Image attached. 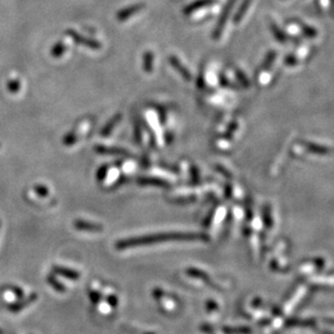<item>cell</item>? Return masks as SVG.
I'll list each match as a JSON object with an SVG mask.
<instances>
[{
    "label": "cell",
    "instance_id": "29",
    "mask_svg": "<svg viewBox=\"0 0 334 334\" xmlns=\"http://www.w3.org/2000/svg\"><path fill=\"white\" fill-rule=\"evenodd\" d=\"M134 132H135V135H136V138H137V140L138 141H140V138H141V133H140V126H138V125H136V127H135V129H134Z\"/></svg>",
    "mask_w": 334,
    "mask_h": 334
},
{
    "label": "cell",
    "instance_id": "7",
    "mask_svg": "<svg viewBox=\"0 0 334 334\" xmlns=\"http://www.w3.org/2000/svg\"><path fill=\"white\" fill-rule=\"evenodd\" d=\"M52 271H53L54 275L62 276V277L67 278V279H70V280H78L80 278V274L78 271L73 270L70 268H65V267H62V266L54 265L52 267Z\"/></svg>",
    "mask_w": 334,
    "mask_h": 334
},
{
    "label": "cell",
    "instance_id": "5",
    "mask_svg": "<svg viewBox=\"0 0 334 334\" xmlns=\"http://www.w3.org/2000/svg\"><path fill=\"white\" fill-rule=\"evenodd\" d=\"M169 63L171 64L172 67L174 68L176 73H179L183 79L186 81H191L192 80V74L191 71L187 69L186 66L183 64L181 61L177 59L175 55H170L169 57Z\"/></svg>",
    "mask_w": 334,
    "mask_h": 334
},
{
    "label": "cell",
    "instance_id": "31",
    "mask_svg": "<svg viewBox=\"0 0 334 334\" xmlns=\"http://www.w3.org/2000/svg\"><path fill=\"white\" fill-rule=\"evenodd\" d=\"M0 227H1V223H0Z\"/></svg>",
    "mask_w": 334,
    "mask_h": 334
},
{
    "label": "cell",
    "instance_id": "2",
    "mask_svg": "<svg viewBox=\"0 0 334 334\" xmlns=\"http://www.w3.org/2000/svg\"><path fill=\"white\" fill-rule=\"evenodd\" d=\"M236 2H237V0H227L226 4L224 5V8H223L221 15L219 16L218 23H216L214 30L212 32V38L215 39V40L223 35V32H224L228 18H230V15L232 13L234 7H235Z\"/></svg>",
    "mask_w": 334,
    "mask_h": 334
},
{
    "label": "cell",
    "instance_id": "25",
    "mask_svg": "<svg viewBox=\"0 0 334 334\" xmlns=\"http://www.w3.org/2000/svg\"><path fill=\"white\" fill-rule=\"evenodd\" d=\"M107 173V166H103L102 168H100V170L98 171V174L97 177L99 181H103L105 179V176H106Z\"/></svg>",
    "mask_w": 334,
    "mask_h": 334
},
{
    "label": "cell",
    "instance_id": "27",
    "mask_svg": "<svg viewBox=\"0 0 334 334\" xmlns=\"http://www.w3.org/2000/svg\"><path fill=\"white\" fill-rule=\"evenodd\" d=\"M11 290L13 291V293L16 296V298L18 299H22L24 297V291L23 290H21L20 288L18 287H13V288H11Z\"/></svg>",
    "mask_w": 334,
    "mask_h": 334
},
{
    "label": "cell",
    "instance_id": "17",
    "mask_svg": "<svg viewBox=\"0 0 334 334\" xmlns=\"http://www.w3.org/2000/svg\"><path fill=\"white\" fill-rule=\"evenodd\" d=\"M276 58H277V52L274 51V50H271V51L267 53L265 59H264V62H263V64H262V69L268 70L271 67V65L274 64V62L276 61Z\"/></svg>",
    "mask_w": 334,
    "mask_h": 334
},
{
    "label": "cell",
    "instance_id": "21",
    "mask_svg": "<svg viewBox=\"0 0 334 334\" xmlns=\"http://www.w3.org/2000/svg\"><path fill=\"white\" fill-rule=\"evenodd\" d=\"M76 142H77V134L74 131L67 133V134H65V136L63 137V144L65 146L74 145Z\"/></svg>",
    "mask_w": 334,
    "mask_h": 334
},
{
    "label": "cell",
    "instance_id": "8",
    "mask_svg": "<svg viewBox=\"0 0 334 334\" xmlns=\"http://www.w3.org/2000/svg\"><path fill=\"white\" fill-rule=\"evenodd\" d=\"M36 300H37V294L33 293L27 299L23 301H19V302L9 305V310L11 311V313H19V311L23 310L25 307H27V306H30L31 304L34 303Z\"/></svg>",
    "mask_w": 334,
    "mask_h": 334
},
{
    "label": "cell",
    "instance_id": "24",
    "mask_svg": "<svg viewBox=\"0 0 334 334\" xmlns=\"http://www.w3.org/2000/svg\"><path fill=\"white\" fill-rule=\"evenodd\" d=\"M34 188H35V192L39 195V196H41V197L48 196L49 189L46 186H43V185H36Z\"/></svg>",
    "mask_w": 334,
    "mask_h": 334
},
{
    "label": "cell",
    "instance_id": "18",
    "mask_svg": "<svg viewBox=\"0 0 334 334\" xmlns=\"http://www.w3.org/2000/svg\"><path fill=\"white\" fill-rule=\"evenodd\" d=\"M66 46L63 41H59L51 49V55L54 58H61L66 52Z\"/></svg>",
    "mask_w": 334,
    "mask_h": 334
},
{
    "label": "cell",
    "instance_id": "15",
    "mask_svg": "<svg viewBox=\"0 0 334 334\" xmlns=\"http://www.w3.org/2000/svg\"><path fill=\"white\" fill-rule=\"evenodd\" d=\"M47 281L50 286H51L55 291H58L60 293H64L65 290H66V288L62 285V283H61L58 279H57V276H55L53 272L52 274H50L48 275L47 277Z\"/></svg>",
    "mask_w": 334,
    "mask_h": 334
},
{
    "label": "cell",
    "instance_id": "28",
    "mask_svg": "<svg viewBox=\"0 0 334 334\" xmlns=\"http://www.w3.org/2000/svg\"><path fill=\"white\" fill-rule=\"evenodd\" d=\"M90 298H91V300H92V302L93 303H98L99 302V301H100V298H101V297H100V294L99 293H97V292H91L90 293Z\"/></svg>",
    "mask_w": 334,
    "mask_h": 334
},
{
    "label": "cell",
    "instance_id": "11",
    "mask_svg": "<svg viewBox=\"0 0 334 334\" xmlns=\"http://www.w3.org/2000/svg\"><path fill=\"white\" fill-rule=\"evenodd\" d=\"M94 150L101 155H116V156H129L127 150L118 147H106L103 145H98L94 147Z\"/></svg>",
    "mask_w": 334,
    "mask_h": 334
},
{
    "label": "cell",
    "instance_id": "1",
    "mask_svg": "<svg viewBox=\"0 0 334 334\" xmlns=\"http://www.w3.org/2000/svg\"><path fill=\"white\" fill-rule=\"evenodd\" d=\"M208 237L203 234L195 233H163L154 234V235L140 236L129 239H124L116 243L117 250H125L127 248L146 246V244H155L168 241H199L205 240Z\"/></svg>",
    "mask_w": 334,
    "mask_h": 334
},
{
    "label": "cell",
    "instance_id": "16",
    "mask_svg": "<svg viewBox=\"0 0 334 334\" xmlns=\"http://www.w3.org/2000/svg\"><path fill=\"white\" fill-rule=\"evenodd\" d=\"M305 146H306V148L309 149L310 152H313V153H315V154L327 155L328 153H330V148L325 147V146H321V145H318V144H315V143L306 142V143H305Z\"/></svg>",
    "mask_w": 334,
    "mask_h": 334
},
{
    "label": "cell",
    "instance_id": "4",
    "mask_svg": "<svg viewBox=\"0 0 334 334\" xmlns=\"http://www.w3.org/2000/svg\"><path fill=\"white\" fill-rule=\"evenodd\" d=\"M144 8H145V3H143V2H138V3L129 5V7H126L124 9L119 10L118 12L116 13V19L119 22H125L127 20H129L130 18H132L133 15L141 12Z\"/></svg>",
    "mask_w": 334,
    "mask_h": 334
},
{
    "label": "cell",
    "instance_id": "3",
    "mask_svg": "<svg viewBox=\"0 0 334 334\" xmlns=\"http://www.w3.org/2000/svg\"><path fill=\"white\" fill-rule=\"evenodd\" d=\"M66 35L73 39L74 42L81 44V46H85L87 48H90L93 50H99L102 48V43H100L96 39H91L80 35L79 33H77L76 31L73 30H67L66 31Z\"/></svg>",
    "mask_w": 334,
    "mask_h": 334
},
{
    "label": "cell",
    "instance_id": "23",
    "mask_svg": "<svg viewBox=\"0 0 334 334\" xmlns=\"http://www.w3.org/2000/svg\"><path fill=\"white\" fill-rule=\"evenodd\" d=\"M21 88L20 82L16 80V79H12L8 82V90L12 93H16Z\"/></svg>",
    "mask_w": 334,
    "mask_h": 334
},
{
    "label": "cell",
    "instance_id": "10",
    "mask_svg": "<svg viewBox=\"0 0 334 334\" xmlns=\"http://www.w3.org/2000/svg\"><path fill=\"white\" fill-rule=\"evenodd\" d=\"M121 118H122V115L121 114H116L115 116L111 117V118L106 122V124H105V126L103 127V129L101 131V135L104 136V137H106L108 136L111 132L114 131V129L116 128V126L119 124V122L121 121Z\"/></svg>",
    "mask_w": 334,
    "mask_h": 334
},
{
    "label": "cell",
    "instance_id": "9",
    "mask_svg": "<svg viewBox=\"0 0 334 334\" xmlns=\"http://www.w3.org/2000/svg\"><path fill=\"white\" fill-rule=\"evenodd\" d=\"M74 226L78 231H87V232H101L103 230V226L96 223H91L83 220H76L74 221Z\"/></svg>",
    "mask_w": 334,
    "mask_h": 334
},
{
    "label": "cell",
    "instance_id": "14",
    "mask_svg": "<svg viewBox=\"0 0 334 334\" xmlns=\"http://www.w3.org/2000/svg\"><path fill=\"white\" fill-rule=\"evenodd\" d=\"M270 30L272 35L276 38V40L280 43H286L287 42V35L285 34L279 26H278L276 23H271L270 24Z\"/></svg>",
    "mask_w": 334,
    "mask_h": 334
},
{
    "label": "cell",
    "instance_id": "13",
    "mask_svg": "<svg viewBox=\"0 0 334 334\" xmlns=\"http://www.w3.org/2000/svg\"><path fill=\"white\" fill-rule=\"evenodd\" d=\"M154 62H155V55L152 51H146L143 54V63L142 67L143 70L147 74H150L154 70Z\"/></svg>",
    "mask_w": 334,
    "mask_h": 334
},
{
    "label": "cell",
    "instance_id": "19",
    "mask_svg": "<svg viewBox=\"0 0 334 334\" xmlns=\"http://www.w3.org/2000/svg\"><path fill=\"white\" fill-rule=\"evenodd\" d=\"M301 29H302L303 34L308 37V38H315L317 35H318V33L314 29V27H311L309 25H305L303 23H301Z\"/></svg>",
    "mask_w": 334,
    "mask_h": 334
},
{
    "label": "cell",
    "instance_id": "30",
    "mask_svg": "<svg viewBox=\"0 0 334 334\" xmlns=\"http://www.w3.org/2000/svg\"><path fill=\"white\" fill-rule=\"evenodd\" d=\"M108 303H110L111 305H116V299L115 298H113V297H110V298H108Z\"/></svg>",
    "mask_w": 334,
    "mask_h": 334
},
{
    "label": "cell",
    "instance_id": "12",
    "mask_svg": "<svg viewBox=\"0 0 334 334\" xmlns=\"http://www.w3.org/2000/svg\"><path fill=\"white\" fill-rule=\"evenodd\" d=\"M253 0H242V2L239 5V8L237 9L235 15H234V23L238 24L240 23L242 21V19L244 18V15H246L247 11L249 10L250 5H251Z\"/></svg>",
    "mask_w": 334,
    "mask_h": 334
},
{
    "label": "cell",
    "instance_id": "26",
    "mask_svg": "<svg viewBox=\"0 0 334 334\" xmlns=\"http://www.w3.org/2000/svg\"><path fill=\"white\" fill-rule=\"evenodd\" d=\"M297 63H298V59L294 57V55H288V57L286 58V64L293 66V65H296Z\"/></svg>",
    "mask_w": 334,
    "mask_h": 334
},
{
    "label": "cell",
    "instance_id": "20",
    "mask_svg": "<svg viewBox=\"0 0 334 334\" xmlns=\"http://www.w3.org/2000/svg\"><path fill=\"white\" fill-rule=\"evenodd\" d=\"M235 74H236V77H237V79L239 80V82H240V85L243 87V88H249L250 87V81L248 79V77L244 75V73L242 70L240 69H236L235 70Z\"/></svg>",
    "mask_w": 334,
    "mask_h": 334
},
{
    "label": "cell",
    "instance_id": "22",
    "mask_svg": "<svg viewBox=\"0 0 334 334\" xmlns=\"http://www.w3.org/2000/svg\"><path fill=\"white\" fill-rule=\"evenodd\" d=\"M140 183H142V184H154V185H168L167 184L166 182L164 181H161L159 179H147V177H145V179H141L140 180Z\"/></svg>",
    "mask_w": 334,
    "mask_h": 334
},
{
    "label": "cell",
    "instance_id": "6",
    "mask_svg": "<svg viewBox=\"0 0 334 334\" xmlns=\"http://www.w3.org/2000/svg\"><path fill=\"white\" fill-rule=\"evenodd\" d=\"M216 2H218L216 0H196V1H194L192 3H189L188 5H186L184 10H183V13H184L185 15H189L194 12H196V11L200 9L208 8L210 7V5H212Z\"/></svg>",
    "mask_w": 334,
    "mask_h": 334
}]
</instances>
